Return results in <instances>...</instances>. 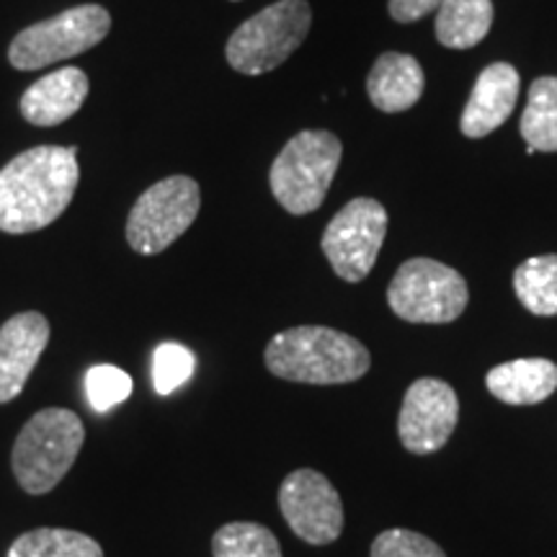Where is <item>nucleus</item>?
Returning <instances> with one entry per match:
<instances>
[{"mask_svg": "<svg viewBox=\"0 0 557 557\" xmlns=\"http://www.w3.org/2000/svg\"><path fill=\"white\" fill-rule=\"evenodd\" d=\"M468 299L465 276L434 259L406 261L387 287L389 308L408 323H451L468 308Z\"/></svg>", "mask_w": 557, "mask_h": 557, "instance_id": "7", "label": "nucleus"}, {"mask_svg": "<svg viewBox=\"0 0 557 557\" xmlns=\"http://www.w3.org/2000/svg\"><path fill=\"white\" fill-rule=\"evenodd\" d=\"M201 207L199 184L189 176H171L152 184L132 207L127 240L143 256L163 253L197 220Z\"/></svg>", "mask_w": 557, "mask_h": 557, "instance_id": "8", "label": "nucleus"}, {"mask_svg": "<svg viewBox=\"0 0 557 557\" xmlns=\"http://www.w3.org/2000/svg\"><path fill=\"white\" fill-rule=\"evenodd\" d=\"M423 88H426V75H423L421 62L410 54L385 52L369 70V101L387 114L416 107L423 96Z\"/></svg>", "mask_w": 557, "mask_h": 557, "instance_id": "15", "label": "nucleus"}, {"mask_svg": "<svg viewBox=\"0 0 557 557\" xmlns=\"http://www.w3.org/2000/svg\"><path fill=\"white\" fill-rule=\"evenodd\" d=\"M132 395V377L114 364H96L86 374V398L96 413H107Z\"/></svg>", "mask_w": 557, "mask_h": 557, "instance_id": "23", "label": "nucleus"}, {"mask_svg": "<svg viewBox=\"0 0 557 557\" xmlns=\"http://www.w3.org/2000/svg\"><path fill=\"white\" fill-rule=\"evenodd\" d=\"M86 96L88 75L81 67H60L26 88L18 109L34 127H58L78 114Z\"/></svg>", "mask_w": 557, "mask_h": 557, "instance_id": "14", "label": "nucleus"}, {"mask_svg": "<svg viewBox=\"0 0 557 557\" xmlns=\"http://www.w3.org/2000/svg\"><path fill=\"white\" fill-rule=\"evenodd\" d=\"M111 29V13L103 5L86 3L62 11L39 24L26 26L9 47V62L16 70H39L60 60L78 58L101 45Z\"/></svg>", "mask_w": 557, "mask_h": 557, "instance_id": "6", "label": "nucleus"}, {"mask_svg": "<svg viewBox=\"0 0 557 557\" xmlns=\"http://www.w3.org/2000/svg\"><path fill=\"white\" fill-rule=\"evenodd\" d=\"M214 557H282L274 532L256 521H233L212 537Z\"/></svg>", "mask_w": 557, "mask_h": 557, "instance_id": "21", "label": "nucleus"}, {"mask_svg": "<svg viewBox=\"0 0 557 557\" xmlns=\"http://www.w3.org/2000/svg\"><path fill=\"white\" fill-rule=\"evenodd\" d=\"M81 181L78 148L41 145L0 171V230L11 235L50 227L65 212Z\"/></svg>", "mask_w": 557, "mask_h": 557, "instance_id": "1", "label": "nucleus"}, {"mask_svg": "<svg viewBox=\"0 0 557 557\" xmlns=\"http://www.w3.org/2000/svg\"><path fill=\"white\" fill-rule=\"evenodd\" d=\"M341 156H344V145L333 132H299L284 145L271 165V194L289 214L315 212L329 197Z\"/></svg>", "mask_w": 557, "mask_h": 557, "instance_id": "4", "label": "nucleus"}, {"mask_svg": "<svg viewBox=\"0 0 557 557\" xmlns=\"http://www.w3.org/2000/svg\"><path fill=\"white\" fill-rule=\"evenodd\" d=\"M9 557H103V549L83 532L39 527L13 540Z\"/></svg>", "mask_w": 557, "mask_h": 557, "instance_id": "20", "label": "nucleus"}, {"mask_svg": "<svg viewBox=\"0 0 557 557\" xmlns=\"http://www.w3.org/2000/svg\"><path fill=\"white\" fill-rule=\"evenodd\" d=\"M269 372L302 385H346L369 372L367 346L325 325H297L276 333L263 351Z\"/></svg>", "mask_w": 557, "mask_h": 557, "instance_id": "2", "label": "nucleus"}, {"mask_svg": "<svg viewBox=\"0 0 557 557\" xmlns=\"http://www.w3.org/2000/svg\"><path fill=\"white\" fill-rule=\"evenodd\" d=\"M485 385L508 406H537L557 389V364L549 359H513L493 367Z\"/></svg>", "mask_w": 557, "mask_h": 557, "instance_id": "16", "label": "nucleus"}, {"mask_svg": "<svg viewBox=\"0 0 557 557\" xmlns=\"http://www.w3.org/2000/svg\"><path fill=\"white\" fill-rule=\"evenodd\" d=\"M438 5H442V0H389L387 9L389 16L400 24H413V21L434 13Z\"/></svg>", "mask_w": 557, "mask_h": 557, "instance_id": "25", "label": "nucleus"}, {"mask_svg": "<svg viewBox=\"0 0 557 557\" xmlns=\"http://www.w3.org/2000/svg\"><path fill=\"white\" fill-rule=\"evenodd\" d=\"M50 344V320L41 312H18L0 329V406L24 393L34 367Z\"/></svg>", "mask_w": 557, "mask_h": 557, "instance_id": "12", "label": "nucleus"}, {"mask_svg": "<svg viewBox=\"0 0 557 557\" xmlns=\"http://www.w3.org/2000/svg\"><path fill=\"white\" fill-rule=\"evenodd\" d=\"M493 24L491 0H442L436 9V39L449 50H470Z\"/></svg>", "mask_w": 557, "mask_h": 557, "instance_id": "17", "label": "nucleus"}, {"mask_svg": "<svg viewBox=\"0 0 557 557\" xmlns=\"http://www.w3.org/2000/svg\"><path fill=\"white\" fill-rule=\"evenodd\" d=\"M278 508L292 532L310 545H331L344 532L338 491L318 470H295L278 487Z\"/></svg>", "mask_w": 557, "mask_h": 557, "instance_id": "10", "label": "nucleus"}, {"mask_svg": "<svg viewBox=\"0 0 557 557\" xmlns=\"http://www.w3.org/2000/svg\"><path fill=\"white\" fill-rule=\"evenodd\" d=\"M519 99V73L517 67L508 62H493L487 65L472 88L468 107L462 111V127L465 137L480 139L498 127L511 116L513 107Z\"/></svg>", "mask_w": 557, "mask_h": 557, "instance_id": "13", "label": "nucleus"}, {"mask_svg": "<svg viewBox=\"0 0 557 557\" xmlns=\"http://www.w3.org/2000/svg\"><path fill=\"white\" fill-rule=\"evenodd\" d=\"M513 289L532 315H557V253L534 256L513 271Z\"/></svg>", "mask_w": 557, "mask_h": 557, "instance_id": "19", "label": "nucleus"}, {"mask_svg": "<svg viewBox=\"0 0 557 557\" xmlns=\"http://www.w3.org/2000/svg\"><path fill=\"white\" fill-rule=\"evenodd\" d=\"M369 557H447L434 540L410 529H387L372 542Z\"/></svg>", "mask_w": 557, "mask_h": 557, "instance_id": "24", "label": "nucleus"}, {"mask_svg": "<svg viewBox=\"0 0 557 557\" xmlns=\"http://www.w3.org/2000/svg\"><path fill=\"white\" fill-rule=\"evenodd\" d=\"M459 421V398L444 380L421 377L403 398L398 434L413 455H434L449 442Z\"/></svg>", "mask_w": 557, "mask_h": 557, "instance_id": "11", "label": "nucleus"}, {"mask_svg": "<svg viewBox=\"0 0 557 557\" xmlns=\"http://www.w3.org/2000/svg\"><path fill=\"white\" fill-rule=\"evenodd\" d=\"M86 442L81 416L67 408L34 413L13 444L11 468L29 496H45L67 475Z\"/></svg>", "mask_w": 557, "mask_h": 557, "instance_id": "3", "label": "nucleus"}, {"mask_svg": "<svg viewBox=\"0 0 557 557\" xmlns=\"http://www.w3.org/2000/svg\"><path fill=\"white\" fill-rule=\"evenodd\" d=\"M387 233V212L377 199H351L329 222L323 233V253L344 282H361L374 263Z\"/></svg>", "mask_w": 557, "mask_h": 557, "instance_id": "9", "label": "nucleus"}, {"mask_svg": "<svg viewBox=\"0 0 557 557\" xmlns=\"http://www.w3.org/2000/svg\"><path fill=\"white\" fill-rule=\"evenodd\" d=\"M312 11L308 0H278L243 21L227 39L225 58L243 75H263L287 62L308 39Z\"/></svg>", "mask_w": 557, "mask_h": 557, "instance_id": "5", "label": "nucleus"}, {"mask_svg": "<svg viewBox=\"0 0 557 557\" xmlns=\"http://www.w3.org/2000/svg\"><path fill=\"white\" fill-rule=\"evenodd\" d=\"M521 137L534 152H557V78H537L521 114Z\"/></svg>", "mask_w": 557, "mask_h": 557, "instance_id": "18", "label": "nucleus"}, {"mask_svg": "<svg viewBox=\"0 0 557 557\" xmlns=\"http://www.w3.org/2000/svg\"><path fill=\"white\" fill-rule=\"evenodd\" d=\"M194 369H197V357L181 344H160L152 354V385L158 395H171L184 382L191 380Z\"/></svg>", "mask_w": 557, "mask_h": 557, "instance_id": "22", "label": "nucleus"}]
</instances>
